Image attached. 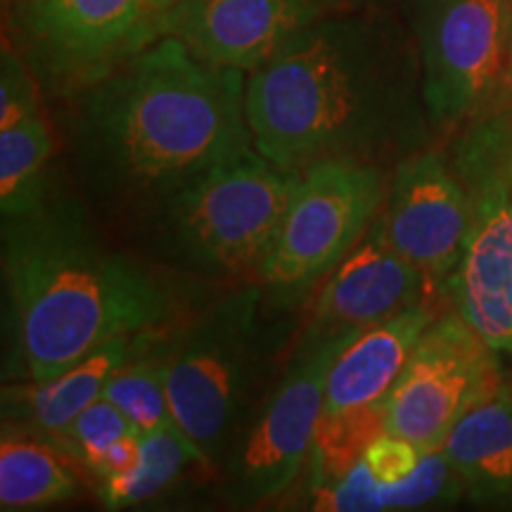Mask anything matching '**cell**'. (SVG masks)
I'll return each mask as SVG.
<instances>
[{"label":"cell","instance_id":"6da1fadb","mask_svg":"<svg viewBox=\"0 0 512 512\" xmlns=\"http://www.w3.org/2000/svg\"><path fill=\"white\" fill-rule=\"evenodd\" d=\"M247 74L162 36L79 91L55 100L67 181L126 238L211 169L254 147Z\"/></svg>","mask_w":512,"mask_h":512},{"label":"cell","instance_id":"7a4b0ae2","mask_svg":"<svg viewBox=\"0 0 512 512\" xmlns=\"http://www.w3.org/2000/svg\"><path fill=\"white\" fill-rule=\"evenodd\" d=\"M0 235L5 382L48 380L112 339L174 328L223 290L112 235L69 181L5 216Z\"/></svg>","mask_w":512,"mask_h":512},{"label":"cell","instance_id":"3957f363","mask_svg":"<svg viewBox=\"0 0 512 512\" xmlns=\"http://www.w3.org/2000/svg\"><path fill=\"white\" fill-rule=\"evenodd\" d=\"M245 107L256 150L299 174L335 162L392 174L441 133L396 8L325 12L247 74Z\"/></svg>","mask_w":512,"mask_h":512},{"label":"cell","instance_id":"277c9868","mask_svg":"<svg viewBox=\"0 0 512 512\" xmlns=\"http://www.w3.org/2000/svg\"><path fill=\"white\" fill-rule=\"evenodd\" d=\"M259 280L223 287L166 332V392L176 427L214 475L278 382L302 325Z\"/></svg>","mask_w":512,"mask_h":512},{"label":"cell","instance_id":"5b68a950","mask_svg":"<svg viewBox=\"0 0 512 512\" xmlns=\"http://www.w3.org/2000/svg\"><path fill=\"white\" fill-rule=\"evenodd\" d=\"M299 178L254 145L159 204L124 240L192 278L221 287L252 283L278 240Z\"/></svg>","mask_w":512,"mask_h":512},{"label":"cell","instance_id":"8992f818","mask_svg":"<svg viewBox=\"0 0 512 512\" xmlns=\"http://www.w3.org/2000/svg\"><path fill=\"white\" fill-rule=\"evenodd\" d=\"M472 202V228L446 294L486 342L512 351V79L458 126L448 152Z\"/></svg>","mask_w":512,"mask_h":512},{"label":"cell","instance_id":"52a82bcc","mask_svg":"<svg viewBox=\"0 0 512 512\" xmlns=\"http://www.w3.org/2000/svg\"><path fill=\"white\" fill-rule=\"evenodd\" d=\"M176 0H5V38L43 98L79 91L169 34Z\"/></svg>","mask_w":512,"mask_h":512},{"label":"cell","instance_id":"ba28073f","mask_svg":"<svg viewBox=\"0 0 512 512\" xmlns=\"http://www.w3.org/2000/svg\"><path fill=\"white\" fill-rule=\"evenodd\" d=\"M392 174L363 164H318L294 190L278 240L259 273L273 306L299 311L351 254L387 200Z\"/></svg>","mask_w":512,"mask_h":512},{"label":"cell","instance_id":"9c48e42d","mask_svg":"<svg viewBox=\"0 0 512 512\" xmlns=\"http://www.w3.org/2000/svg\"><path fill=\"white\" fill-rule=\"evenodd\" d=\"M422 88L441 133L489 105L510 76L512 0H403Z\"/></svg>","mask_w":512,"mask_h":512},{"label":"cell","instance_id":"30bf717a","mask_svg":"<svg viewBox=\"0 0 512 512\" xmlns=\"http://www.w3.org/2000/svg\"><path fill=\"white\" fill-rule=\"evenodd\" d=\"M351 339L297 332L283 373L219 475L223 496L233 508H259L275 501L304 470L323 415L332 361Z\"/></svg>","mask_w":512,"mask_h":512},{"label":"cell","instance_id":"8fae6325","mask_svg":"<svg viewBox=\"0 0 512 512\" xmlns=\"http://www.w3.org/2000/svg\"><path fill=\"white\" fill-rule=\"evenodd\" d=\"M503 380L498 351L448 306L420 337L384 401V425L420 451H437L456 422Z\"/></svg>","mask_w":512,"mask_h":512},{"label":"cell","instance_id":"7c38bea8","mask_svg":"<svg viewBox=\"0 0 512 512\" xmlns=\"http://www.w3.org/2000/svg\"><path fill=\"white\" fill-rule=\"evenodd\" d=\"M380 221L389 245L425 275L434 297L448 302V280L470 238L472 202L446 150L422 147L396 166Z\"/></svg>","mask_w":512,"mask_h":512},{"label":"cell","instance_id":"4fadbf2b","mask_svg":"<svg viewBox=\"0 0 512 512\" xmlns=\"http://www.w3.org/2000/svg\"><path fill=\"white\" fill-rule=\"evenodd\" d=\"M430 299L444 302L434 297L425 275L389 245L377 214L363 240L316 290L299 332L318 339L356 337Z\"/></svg>","mask_w":512,"mask_h":512},{"label":"cell","instance_id":"5bb4252c","mask_svg":"<svg viewBox=\"0 0 512 512\" xmlns=\"http://www.w3.org/2000/svg\"><path fill=\"white\" fill-rule=\"evenodd\" d=\"M325 12L320 0H176L166 36L216 67L249 74Z\"/></svg>","mask_w":512,"mask_h":512},{"label":"cell","instance_id":"9a60e30c","mask_svg":"<svg viewBox=\"0 0 512 512\" xmlns=\"http://www.w3.org/2000/svg\"><path fill=\"white\" fill-rule=\"evenodd\" d=\"M451 304L422 302L356 335L332 361L323 413L382 406L411 361L425 330Z\"/></svg>","mask_w":512,"mask_h":512},{"label":"cell","instance_id":"2e32d148","mask_svg":"<svg viewBox=\"0 0 512 512\" xmlns=\"http://www.w3.org/2000/svg\"><path fill=\"white\" fill-rule=\"evenodd\" d=\"M138 339L140 335L112 339L48 380L5 382L3 422L24 427L46 439L60 437L88 406L102 399L105 384L131 356Z\"/></svg>","mask_w":512,"mask_h":512},{"label":"cell","instance_id":"e0dca14e","mask_svg":"<svg viewBox=\"0 0 512 512\" xmlns=\"http://www.w3.org/2000/svg\"><path fill=\"white\" fill-rule=\"evenodd\" d=\"M441 451L475 501L512 503L510 377L456 422Z\"/></svg>","mask_w":512,"mask_h":512},{"label":"cell","instance_id":"ac0fdd59","mask_svg":"<svg viewBox=\"0 0 512 512\" xmlns=\"http://www.w3.org/2000/svg\"><path fill=\"white\" fill-rule=\"evenodd\" d=\"M55 441L3 422L0 439V508L36 510L72 501L81 484Z\"/></svg>","mask_w":512,"mask_h":512},{"label":"cell","instance_id":"d6986e66","mask_svg":"<svg viewBox=\"0 0 512 512\" xmlns=\"http://www.w3.org/2000/svg\"><path fill=\"white\" fill-rule=\"evenodd\" d=\"M190 472L216 477L202 453L174 422L143 434L140 458L133 470L110 479H98L100 501L110 510L147 503L176 489Z\"/></svg>","mask_w":512,"mask_h":512},{"label":"cell","instance_id":"ffe728a7","mask_svg":"<svg viewBox=\"0 0 512 512\" xmlns=\"http://www.w3.org/2000/svg\"><path fill=\"white\" fill-rule=\"evenodd\" d=\"M60 136L43 112L0 131V214L19 216L36 209L48 195Z\"/></svg>","mask_w":512,"mask_h":512},{"label":"cell","instance_id":"44dd1931","mask_svg":"<svg viewBox=\"0 0 512 512\" xmlns=\"http://www.w3.org/2000/svg\"><path fill=\"white\" fill-rule=\"evenodd\" d=\"M166 332L169 328L140 335L136 349L114 370L102 394L143 434L174 425L166 392Z\"/></svg>","mask_w":512,"mask_h":512},{"label":"cell","instance_id":"7402d4cb","mask_svg":"<svg viewBox=\"0 0 512 512\" xmlns=\"http://www.w3.org/2000/svg\"><path fill=\"white\" fill-rule=\"evenodd\" d=\"M382 432H387L382 406L347 408L320 415L309 453L313 463L311 489L349 475Z\"/></svg>","mask_w":512,"mask_h":512},{"label":"cell","instance_id":"603a6c76","mask_svg":"<svg viewBox=\"0 0 512 512\" xmlns=\"http://www.w3.org/2000/svg\"><path fill=\"white\" fill-rule=\"evenodd\" d=\"M133 432L140 430L112 401L102 396L93 406H88L60 437L50 441H55L69 458L93 472L105 458V453Z\"/></svg>","mask_w":512,"mask_h":512},{"label":"cell","instance_id":"cb8c5ba5","mask_svg":"<svg viewBox=\"0 0 512 512\" xmlns=\"http://www.w3.org/2000/svg\"><path fill=\"white\" fill-rule=\"evenodd\" d=\"M43 91L34 72L10 38L3 36L0 48V131L22 124L24 119L43 112Z\"/></svg>","mask_w":512,"mask_h":512},{"label":"cell","instance_id":"d4e9b609","mask_svg":"<svg viewBox=\"0 0 512 512\" xmlns=\"http://www.w3.org/2000/svg\"><path fill=\"white\" fill-rule=\"evenodd\" d=\"M425 451L411 444L408 439L396 437L392 432H382L368 446L363 463L380 484H399L418 470Z\"/></svg>","mask_w":512,"mask_h":512},{"label":"cell","instance_id":"484cf974","mask_svg":"<svg viewBox=\"0 0 512 512\" xmlns=\"http://www.w3.org/2000/svg\"><path fill=\"white\" fill-rule=\"evenodd\" d=\"M328 10H389L403 0H320Z\"/></svg>","mask_w":512,"mask_h":512},{"label":"cell","instance_id":"4316f807","mask_svg":"<svg viewBox=\"0 0 512 512\" xmlns=\"http://www.w3.org/2000/svg\"><path fill=\"white\" fill-rule=\"evenodd\" d=\"M510 72H512V53H510Z\"/></svg>","mask_w":512,"mask_h":512},{"label":"cell","instance_id":"83f0119b","mask_svg":"<svg viewBox=\"0 0 512 512\" xmlns=\"http://www.w3.org/2000/svg\"><path fill=\"white\" fill-rule=\"evenodd\" d=\"M510 76H512V72H510Z\"/></svg>","mask_w":512,"mask_h":512},{"label":"cell","instance_id":"f1b7e54d","mask_svg":"<svg viewBox=\"0 0 512 512\" xmlns=\"http://www.w3.org/2000/svg\"><path fill=\"white\" fill-rule=\"evenodd\" d=\"M510 380H512V377H510Z\"/></svg>","mask_w":512,"mask_h":512}]
</instances>
